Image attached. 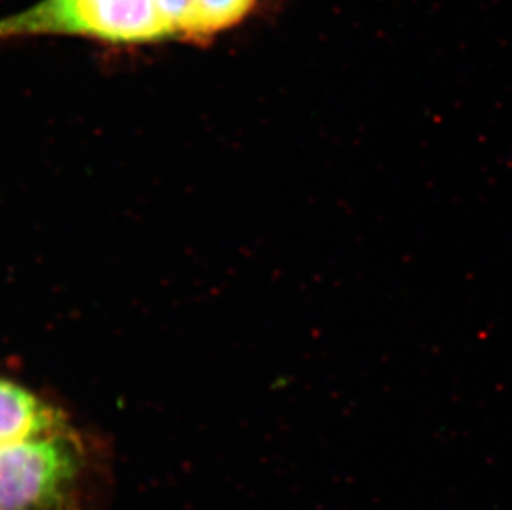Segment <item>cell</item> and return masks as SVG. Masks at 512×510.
I'll return each mask as SVG.
<instances>
[{"instance_id":"6da1fadb","label":"cell","mask_w":512,"mask_h":510,"mask_svg":"<svg viewBox=\"0 0 512 510\" xmlns=\"http://www.w3.org/2000/svg\"><path fill=\"white\" fill-rule=\"evenodd\" d=\"M90 479L92 459L72 424L0 444V510H82Z\"/></svg>"},{"instance_id":"277c9868","label":"cell","mask_w":512,"mask_h":510,"mask_svg":"<svg viewBox=\"0 0 512 510\" xmlns=\"http://www.w3.org/2000/svg\"><path fill=\"white\" fill-rule=\"evenodd\" d=\"M257 2L259 0H196L198 42H208L214 35L241 24Z\"/></svg>"},{"instance_id":"7a4b0ae2","label":"cell","mask_w":512,"mask_h":510,"mask_svg":"<svg viewBox=\"0 0 512 510\" xmlns=\"http://www.w3.org/2000/svg\"><path fill=\"white\" fill-rule=\"evenodd\" d=\"M30 37H80L112 45L171 40L156 0H40L0 19V44Z\"/></svg>"},{"instance_id":"5b68a950","label":"cell","mask_w":512,"mask_h":510,"mask_svg":"<svg viewBox=\"0 0 512 510\" xmlns=\"http://www.w3.org/2000/svg\"><path fill=\"white\" fill-rule=\"evenodd\" d=\"M156 7L171 40L198 42L196 0H156Z\"/></svg>"},{"instance_id":"3957f363","label":"cell","mask_w":512,"mask_h":510,"mask_svg":"<svg viewBox=\"0 0 512 510\" xmlns=\"http://www.w3.org/2000/svg\"><path fill=\"white\" fill-rule=\"evenodd\" d=\"M70 426L62 409L15 381L0 378V444L35 438Z\"/></svg>"}]
</instances>
